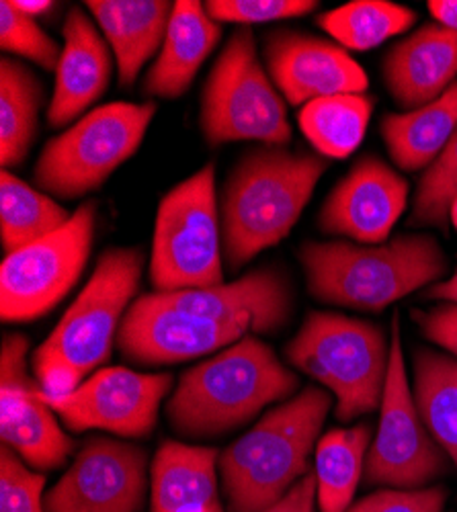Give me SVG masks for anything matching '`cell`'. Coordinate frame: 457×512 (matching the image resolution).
Returning a JSON list of instances; mask_svg holds the SVG:
<instances>
[{
  "mask_svg": "<svg viewBox=\"0 0 457 512\" xmlns=\"http://www.w3.org/2000/svg\"><path fill=\"white\" fill-rule=\"evenodd\" d=\"M298 375L255 336H244L185 371L166 418L187 439H214L251 422L267 406L294 398Z\"/></svg>",
  "mask_w": 457,
  "mask_h": 512,
  "instance_id": "1",
  "label": "cell"
},
{
  "mask_svg": "<svg viewBox=\"0 0 457 512\" xmlns=\"http://www.w3.org/2000/svg\"><path fill=\"white\" fill-rule=\"evenodd\" d=\"M142 271L144 252L136 246L109 248L99 256L89 283L33 353V373L48 398L72 394L107 363Z\"/></svg>",
  "mask_w": 457,
  "mask_h": 512,
  "instance_id": "2",
  "label": "cell"
},
{
  "mask_svg": "<svg viewBox=\"0 0 457 512\" xmlns=\"http://www.w3.org/2000/svg\"><path fill=\"white\" fill-rule=\"evenodd\" d=\"M326 166L322 156L281 146L251 150L236 164L220 205L230 271L251 263L292 232Z\"/></svg>",
  "mask_w": 457,
  "mask_h": 512,
  "instance_id": "3",
  "label": "cell"
},
{
  "mask_svg": "<svg viewBox=\"0 0 457 512\" xmlns=\"http://www.w3.org/2000/svg\"><path fill=\"white\" fill-rule=\"evenodd\" d=\"M300 261L318 302L361 312H382L435 283L447 269L443 248L427 234H402L369 246L306 242Z\"/></svg>",
  "mask_w": 457,
  "mask_h": 512,
  "instance_id": "4",
  "label": "cell"
},
{
  "mask_svg": "<svg viewBox=\"0 0 457 512\" xmlns=\"http://www.w3.org/2000/svg\"><path fill=\"white\" fill-rule=\"evenodd\" d=\"M332 400L318 386L269 410L220 453L228 512H261L277 504L308 472Z\"/></svg>",
  "mask_w": 457,
  "mask_h": 512,
  "instance_id": "5",
  "label": "cell"
},
{
  "mask_svg": "<svg viewBox=\"0 0 457 512\" xmlns=\"http://www.w3.org/2000/svg\"><path fill=\"white\" fill-rule=\"evenodd\" d=\"M285 357L335 396L339 420L351 422L380 408L390 363L380 326L335 312H312L285 347Z\"/></svg>",
  "mask_w": 457,
  "mask_h": 512,
  "instance_id": "6",
  "label": "cell"
},
{
  "mask_svg": "<svg viewBox=\"0 0 457 512\" xmlns=\"http://www.w3.org/2000/svg\"><path fill=\"white\" fill-rule=\"evenodd\" d=\"M220 230L216 168L205 164L158 205L150 259L154 289L175 293L222 285Z\"/></svg>",
  "mask_w": 457,
  "mask_h": 512,
  "instance_id": "7",
  "label": "cell"
},
{
  "mask_svg": "<svg viewBox=\"0 0 457 512\" xmlns=\"http://www.w3.org/2000/svg\"><path fill=\"white\" fill-rule=\"evenodd\" d=\"M156 115V103H109L89 111L41 150L33 179L54 197L78 199L101 189L130 160Z\"/></svg>",
  "mask_w": 457,
  "mask_h": 512,
  "instance_id": "8",
  "label": "cell"
},
{
  "mask_svg": "<svg viewBox=\"0 0 457 512\" xmlns=\"http://www.w3.org/2000/svg\"><path fill=\"white\" fill-rule=\"evenodd\" d=\"M201 130L210 146L251 140L283 148L292 140L285 101L261 66L248 27L230 35L205 82Z\"/></svg>",
  "mask_w": 457,
  "mask_h": 512,
  "instance_id": "9",
  "label": "cell"
},
{
  "mask_svg": "<svg viewBox=\"0 0 457 512\" xmlns=\"http://www.w3.org/2000/svg\"><path fill=\"white\" fill-rule=\"evenodd\" d=\"M447 463V453L431 437L414 402L402 353L400 316L394 314L380 424L365 459V482L396 490H417L443 476Z\"/></svg>",
  "mask_w": 457,
  "mask_h": 512,
  "instance_id": "10",
  "label": "cell"
},
{
  "mask_svg": "<svg viewBox=\"0 0 457 512\" xmlns=\"http://www.w3.org/2000/svg\"><path fill=\"white\" fill-rule=\"evenodd\" d=\"M97 226V203H82L58 232L5 256L0 267L3 322H31L52 312L85 271Z\"/></svg>",
  "mask_w": 457,
  "mask_h": 512,
  "instance_id": "11",
  "label": "cell"
},
{
  "mask_svg": "<svg viewBox=\"0 0 457 512\" xmlns=\"http://www.w3.org/2000/svg\"><path fill=\"white\" fill-rule=\"evenodd\" d=\"M171 373L103 367L62 398H48L68 431H105L128 439L148 437L162 400L173 388Z\"/></svg>",
  "mask_w": 457,
  "mask_h": 512,
  "instance_id": "12",
  "label": "cell"
},
{
  "mask_svg": "<svg viewBox=\"0 0 457 512\" xmlns=\"http://www.w3.org/2000/svg\"><path fill=\"white\" fill-rule=\"evenodd\" d=\"M0 435L37 472L66 465L74 441L62 431L58 414L29 371V340L23 334H5L0 353Z\"/></svg>",
  "mask_w": 457,
  "mask_h": 512,
  "instance_id": "13",
  "label": "cell"
},
{
  "mask_svg": "<svg viewBox=\"0 0 457 512\" xmlns=\"http://www.w3.org/2000/svg\"><path fill=\"white\" fill-rule=\"evenodd\" d=\"M150 465L138 445L93 437L46 494V512H140Z\"/></svg>",
  "mask_w": 457,
  "mask_h": 512,
  "instance_id": "14",
  "label": "cell"
},
{
  "mask_svg": "<svg viewBox=\"0 0 457 512\" xmlns=\"http://www.w3.org/2000/svg\"><path fill=\"white\" fill-rule=\"evenodd\" d=\"M248 330L183 312L154 291L138 297L119 328L121 355L138 365H173L222 351Z\"/></svg>",
  "mask_w": 457,
  "mask_h": 512,
  "instance_id": "15",
  "label": "cell"
},
{
  "mask_svg": "<svg viewBox=\"0 0 457 512\" xmlns=\"http://www.w3.org/2000/svg\"><path fill=\"white\" fill-rule=\"evenodd\" d=\"M265 62L289 105H308L335 95H363L365 70L345 48L310 33L279 29L267 37Z\"/></svg>",
  "mask_w": 457,
  "mask_h": 512,
  "instance_id": "16",
  "label": "cell"
},
{
  "mask_svg": "<svg viewBox=\"0 0 457 512\" xmlns=\"http://www.w3.org/2000/svg\"><path fill=\"white\" fill-rule=\"evenodd\" d=\"M408 201V183L376 156L361 158L326 197L318 226L361 244H384Z\"/></svg>",
  "mask_w": 457,
  "mask_h": 512,
  "instance_id": "17",
  "label": "cell"
},
{
  "mask_svg": "<svg viewBox=\"0 0 457 512\" xmlns=\"http://www.w3.org/2000/svg\"><path fill=\"white\" fill-rule=\"evenodd\" d=\"M162 297L183 312L240 324L257 334L281 330L294 312L292 285L275 267L253 271L228 285L162 293Z\"/></svg>",
  "mask_w": 457,
  "mask_h": 512,
  "instance_id": "18",
  "label": "cell"
},
{
  "mask_svg": "<svg viewBox=\"0 0 457 512\" xmlns=\"http://www.w3.org/2000/svg\"><path fill=\"white\" fill-rule=\"evenodd\" d=\"M64 48L56 68L54 95L48 107L52 127H66L95 105L111 80V56L103 33L80 7L64 21Z\"/></svg>",
  "mask_w": 457,
  "mask_h": 512,
  "instance_id": "19",
  "label": "cell"
},
{
  "mask_svg": "<svg viewBox=\"0 0 457 512\" xmlns=\"http://www.w3.org/2000/svg\"><path fill=\"white\" fill-rule=\"evenodd\" d=\"M457 76V33L435 23L419 27L388 52L384 80L404 109H421L441 97Z\"/></svg>",
  "mask_w": 457,
  "mask_h": 512,
  "instance_id": "20",
  "label": "cell"
},
{
  "mask_svg": "<svg viewBox=\"0 0 457 512\" xmlns=\"http://www.w3.org/2000/svg\"><path fill=\"white\" fill-rule=\"evenodd\" d=\"M218 465V449L164 441L150 465V512H226Z\"/></svg>",
  "mask_w": 457,
  "mask_h": 512,
  "instance_id": "21",
  "label": "cell"
},
{
  "mask_svg": "<svg viewBox=\"0 0 457 512\" xmlns=\"http://www.w3.org/2000/svg\"><path fill=\"white\" fill-rule=\"evenodd\" d=\"M220 37L222 25L207 15L205 5L197 0H179L173 7L160 54L142 82V95L160 99L185 95Z\"/></svg>",
  "mask_w": 457,
  "mask_h": 512,
  "instance_id": "22",
  "label": "cell"
},
{
  "mask_svg": "<svg viewBox=\"0 0 457 512\" xmlns=\"http://www.w3.org/2000/svg\"><path fill=\"white\" fill-rule=\"evenodd\" d=\"M103 37L117 60L121 87H132L144 64L162 48L175 3L166 0H89Z\"/></svg>",
  "mask_w": 457,
  "mask_h": 512,
  "instance_id": "23",
  "label": "cell"
},
{
  "mask_svg": "<svg viewBox=\"0 0 457 512\" xmlns=\"http://www.w3.org/2000/svg\"><path fill=\"white\" fill-rule=\"evenodd\" d=\"M457 130V80L429 105L390 113L382 119V136L390 158L402 170L429 168Z\"/></svg>",
  "mask_w": 457,
  "mask_h": 512,
  "instance_id": "24",
  "label": "cell"
},
{
  "mask_svg": "<svg viewBox=\"0 0 457 512\" xmlns=\"http://www.w3.org/2000/svg\"><path fill=\"white\" fill-rule=\"evenodd\" d=\"M371 431L367 424L332 429L316 443V504L320 512H347L365 472Z\"/></svg>",
  "mask_w": 457,
  "mask_h": 512,
  "instance_id": "25",
  "label": "cell"
},
{
  "mask_svg": "<svg viewBox=\"0 0 457 512\" xmlns=\"http://www.w3.org/2000/svg\"><path fill=\"white\" fill-rule=\"evenodd\" d=\"M44 87L33 70L9 56L0 62V162L19 166L37 136Z\"/></svg>",
  "mask_w": 457,
  "mask_h": 512,
  "instance_id": "26",
  "label": "cell"
},
{
  "mask_svg": "<svg viewBox=\"0 0 457 512\" xmlns=\"http://www.w3.org/2000/svg\"><path fill=\"white\" fill-rule=\"evenodd\" d=\"M412 394L431 437L457 469V359L419 349Z\"/></svg>",
  "mask_w": 457,
  "mask_h": 512,
  "instance_id": "27",
  "label": "cell"
},
{
  "mask_svg": "<svg viewBox=\"0 0 457 512\" xmlns=\"http://www.w3.org/2000/svg\"><path fill=\"white\" fill-rule=\"evenodd\" d=\"M72 218L46 193L23 183L9 170L0 175V240L7 254L64 228Z\"/></svg>",
  "mask_w": 457,
  "mask_h": 512,
  "instance_id": "28",
  "label": "cell"
},
{
  "mask_svg": "<svg viewBox=\"0 0 457 512\" xmlns=\"http://www.w3.org/2000/svg\"><path fill=\"white\" fill-rule=\"evenodd\" d=\"M371 111L373 99L365 95H335L304 105L298 119L318 154L347 158L363 142Z\"/></svg>",
  "mask_w": 457,
  "mask_h": 512,
  "instance_id": "29",
  "label": "cell"
},
{
  "mask_svg": "<svg viewBox=\"0 0 457 512\" xmlns=\"http://www.w3.org/2000/svg\"><path fill=\"white\" fill-rule=\"evenodd\" d=\"M414 23L417 13L390 0H353L318 17V25L337 39L341 48L355 52L378 48Z\"/></svg>",
  "mask_w": 457,
  "mask_h": 512,
  "instance_id": "30",
  "label": "cell"
},
{
  "mask_svg": "<svg viewBox=\"0 0 457 512\" xmlns=\"http://www.w3.org/2000/svg\"><path fill=\"white\" fill-rule=\"evenodd\" d=\"M457 199V130L425 170L414 193V205L408 226L410 228H445L449 220V207Z\"/></svg>",
  "mask_w": 457,
  "mask_h": 512,
  "instance_id": "31",
  "label": "cell"
},
{
  "mask_svg": "<svg viewBox=\"0 0 457 512\" xmlns=\"http://www.w3.org/2000/svg\"><path fill=\"white\" fill-rule=\"evenodd\" d=\"M0 46L5 52L23 56L46 70H56L62 50L56 41L37 25V21L13 3H0Z\"/></svg>",
  "mask_w": 457,
  "mask_h": 512,
  "instance_id": "32",
  "label": "cell"
},
{
  "mask_svg": "<svg viewBox=\"0 0 457 512\" xmlns=\"http://www.w3.org/2000/svg\"><path fill=\"white\" fill-rule=\"evenodd\" d=\"M46 476L11 447L0 451V512H46Z\"/></svg>",
  "mask_w": 457,
  "mask_h": 512,
  "instance_id": "33",
  "label": "cell"
},
{
  "mask_svg": "<svg viewBox=\"0 0 457 512\" xmlns=\"http://www.w3.org/2000/svg\"><path fill=\"white\" fill-rule=\"evenodd\" d=\"M316 0H210L205 11L218 23H238L248 27L255 23L283 21L312 13Z\"/></svg>",
  "mask_w": 457,
  "mask_h": 512,
  "instance_id": "34",
  "label": "cell"
},
{
  "mask_svg": "<svg viewBox=\"0 0 457 512\" xmlns=\"http://www.w3.org/2000/svg\"><path fill=\"white\" fill-rule=\"evenodd\" d=\"M447 492L441 486L396 490L384 488L351 504L347 512H443Z\"/></svg>",
  "mask_w": 457,
  "mask_h": 512,
  "instance_id": "35",
  "label": "cell"
},
{
  "mask_svg": "<svg viewBox=\"0 0 457 512\" xmlns=\"http://www.w3.org/2000/svg\"><path fill=\"white\" fill-rule=\"evenodd\" d=\"M412 320L433 345L449 351L457 359V306L443 304L433 310H414Z\"/></svg>",
  "mask_w": 457,
  "mask_h": 512,
  "instance_id": "36",
  "label": "cell"
},
{
  "mask_svg": "<svg viewBox=\"0 0 457 512\" xmlns=\"http://www.w3.org/2000/svg\"><path fill=\"white\" fill-rule=\"evenodd\" d=\"M314 506H316V478H314V472H310L277 504L261 512H314Z\"/></svg>",
  "mask_w": 457,
  "mask_h": 512,
  "instance_id": "37",
  "label": "cell"
},
{
  "mask_svg": "<svg viewBox=\"0 0 457 512\" xmlns=\"http://www.w3.org/2000/svg\"><path fill=\"white\" fill-rule=\"evenodd\" d=\"M427 7L439 25L457 33V0H431Z\"/></svg>",
  "mask_w": 457,
  "mask_h": 512,
  "instance_id": "38",
  "label": "cell"
},
{
  "mask_svg": "<svg viewBox=\"0 0 457 512\" xmlns=\"http://www.w3.org/2000/svg\"><path fill=\"white\" fill-rule=\"evenodd\" d=\"M429 300H437V302H447V304H455L457 306V271L439 283H433L427 291Z\"/></svg>",
  "mask_w": 457,
  "mask_h": 512,
  "instance_id": "39",
  "label": "cell"
},
{
  "mask_svg": "<svg viewBox=\"0 0 457 512\" xmlns=\"http://www.w3.org/2000/svg\"><path fill=\"white\" fill-rule=\"evenodd\" d=\"M13 5L33 19L35 15H44L54 9V3H50V0H15Z\"/></svg>",
  "mask_w": 457,
  "mask_h": 512,
  "instance_id": "40",
  "label": "cell"
},
{
  "mask_svg": "<svg viewBox=\"0 0 457 512\" xmlns=\"http://www.w3.org/2000/svg\"><path fill=\"white\" fill-rule=\"evenodd\" d=\"M449 220H451V224H453V228L457 230V199L451 203V207H449Z\"/></svg>",
  "mask_w": 457,
  "mask_h": 512,
  "instance_id": "41",
  "label": "cell"
}]
</instances>
